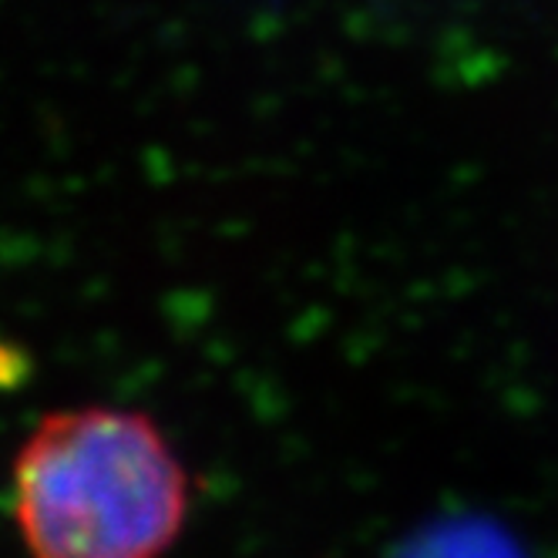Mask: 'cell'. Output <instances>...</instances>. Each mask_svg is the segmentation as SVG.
Listing matches in <instances>:
<instances>
[{
  "instance_id": "7a4b0ae2",
  "label": "cell",
  "mask_w": 558,
  "mask_h": 558,
  "mask_svg": "<svg viewBox=\"0 0 558 558\" xmlns=\"http://www.w3.org/2000/svg\"><path fill=\"white\" fill-rule=\"evenodd\" d=\"M387 558H532V551L492 514L448 511L411 529Z\"/></svg>"
},
{
  "instance_id": "6da1fadb",
  "label": "cell",
  "mask_w": 558,
  "mask_h": 558,
  "mask_svg": "<svg viewBox=\"0 0 558 558\" xmlns=\"http://www.w3.org/2000/svg\"><path fill=\"white\" fill-rule=\"evenodd\" d=\"M14 518L31 558H166L189 514V474L145 414H48L14 458Z\"/></svg>"
}]
</instances>
